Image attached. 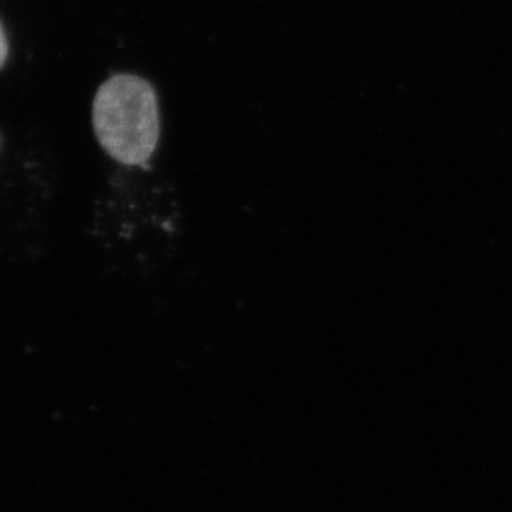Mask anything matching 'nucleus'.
I'll use <instances>...</instances> for the list:
<instances>
[{"instance_id": "f257e3e1", "label": "nucleus", "mask_w": 512, "mask_h": 512, "mask_svg": "<svg viewBox=\"0 0 512 512\" xmlns=\"http://www.w3.org/2000/svg\"><path fill=\"white\" fill-rule=\"evenodd\" d=\"M92 122L95 137L110 157L143 167L160 138L157 94L142 77L114 75L95 95Z\"/></svg>"}, {"instance_id": "f03ea898", "label": "nucleus", "mask_w": 512, "mask_h": 512, "mask_svg": "<svg viewBox=\"0 0 512 512\" xmlns=\"http://www.w3.org/2000/svg\"><path fill=\"white\" fill-rule=\"evenodd\" d=\"M7 59V40H5L4 30L0 27V69Z\"/></svg>"}]
</instances>
